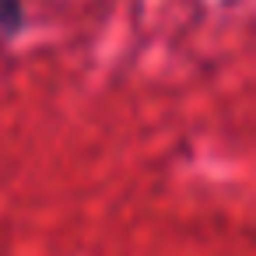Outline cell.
Instances as JSON below:
<instances>
[{"label": "cell", "instance_id": "6da1fadb", "mask_svg": "<svg viewBox=\"0 0 256 256\" xmlns=\"http://www.w3.org/2000/svg\"><path fill=\"white\" fill-rule=\"evenodd\" d=\"M0 25H8V28H18V25H22L18 0H0Z\"/></svg>", "mask_w": 256, "mask_h": 256}]
</instances>
